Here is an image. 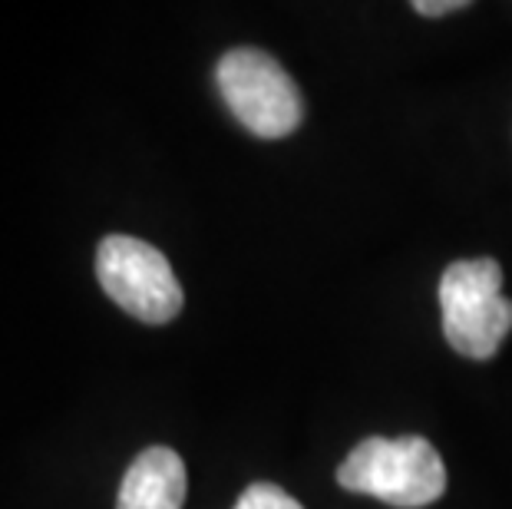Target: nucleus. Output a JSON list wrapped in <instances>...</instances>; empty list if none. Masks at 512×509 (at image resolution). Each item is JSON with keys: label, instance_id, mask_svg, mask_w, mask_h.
<instances>
[{"label": "nucleus", "instance_id": "nucleus-1", "mask_svg": "<svg viewBox=\"0 0 512 509\" xmlns=\"http://www.w3.org/2000/svg\"><path fill=\"white\" fill-rule=\"evenodd\" d=\"M337 483L397 509H423L446 493V467L427 437H367L337 467Z\"/></svg>", "mask_w": 512, "mask_h": 509}, {"label": "nucleus", "instance_id": "nucleus-2", "mask_svg": "<svg viewBox=\"0 0 512 509\" xmlns=\"http://www.w3.org/2000/svg\"><path fill=\"white\" fill-rule=\"evenodd\" d=\"M440 311L450 348L470 361H489L512 331V301L503 295L499 262H453L440 278Z\"/></svg>", "mask_w": 512, "mask_h": 509}, {"label": "nucleus", "instance_id": "nucleus-3", "mask_svg": "<svg viewBox=\"0 0 512 509\" xmlns=\"http://www.w3.org/2000/svg\"><path fill=\"white\" fill-rule=\"evenodd\" d=\"M222 100L258 139H285L301 126L304 100L285 67L265 50L235 47L215 67Z\"/></svg>", "mask_w": 512, "mask_h": 509}, {"label": "nucleus", "instance_id": "nucleus-4", "mask_svg": "<svg viewBox=\"0 0 512 509\" xmlns=\"http://www.w3.org/2000/svg\"><path fill=\"white\" fill-rule=\"evenodd\" d=\"M96 278L126 314L143 324H169L182 311V285L169 258L133 235H106L96 248Z\"/></svg>", "mask_w": 512, "mask_h": 509}, {"label": "nucleus", "instance_id": "nucleus-5", "mask_svg": "<svg viewBox=\"0 0 512 509\" xmlns=\"http://www.w3.org/2000/svg\"><path fill=\"white\" fill-rule=\"evenodd\" d=\"M185 463L176 450L149 447L129 463L116 509H182Z\"/></svg>", "mask_w": 512, "mask_h": 509}, {"label": "nucleus", "instance_id": "nucleus-6", "mask_svg": "<svg viewBox=\"0 0 512 509\" xmlns=\"http://www.w3.org/2000/svg\"><path fill=\"white\" fill-rule=\"evenodd\" d=\"M235 509H304V506L275 483H252L238 496Z\"/></svg>", "mask_w": 512, "mask_h": 509}, {"label": "nucleus", "instance_id": "nucleus-7", "mask_svg": "<svg viewBox=\"0 0 512 509\" xmlns=\"http://www.w3.org/2000/svg\"><path fill=\"white\" fill-rule=\"evenodd\" d=\"M470 0H413V10L423 17H443V14H456V10H466Z\"/></svg>", "mask_w": 512, "mask_h": 509}]
</instances>
